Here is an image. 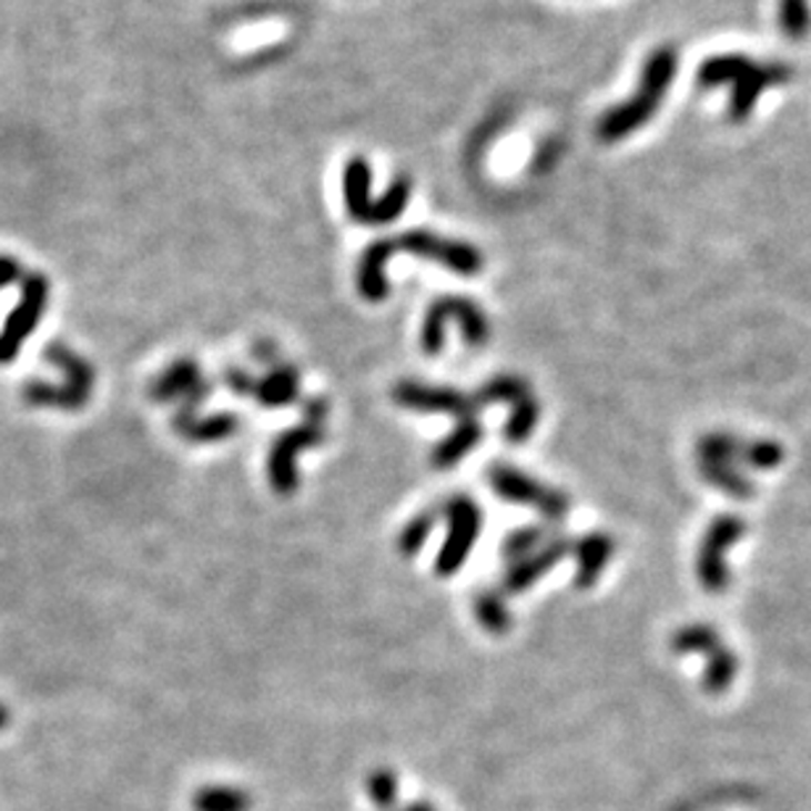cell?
Here are the masks:
<instances>
[{"mask_svg": "<svg viewBox=\"0 0 811 811\" xmlns=\"http://www.w3.org/2000/svg\"><path fill=\"white\" fill-rule=\"evenodd\" d=\"M396 251H408L416 253V256L437 261V264L448 266L450 272L458 274H477L483 270V256L475 245L456 243V240L437 237L433 232H406V235L398 237H385L372 243L369 249L364 251L362 264H358V291L366 295L369 301H383L391 287H387L385 280V266L387 258Z\"/></svg>", "mask_w": 811, "mask_h": 811, "instance_id": "6da1fadb", "label": "cell"}, {"mask_svg": "<svg viewBox=\"0 0 811 811\" xmlns=\"http://www.w3.org/2000/svg\"><path fill=\"white\" fill-rule=\"evenodd\" d=\"M791 67L780 61H757L746 53H719L709 55L698 67L696 82L701 88H722L732 84L730 95V119L732 122H746L757 109L759 98L770 88L791 82Z\"/></svg>", "mask_w": 811, "mask_h": 811, "instance_id": "7a4b0ae2", "label": "cell"}, {"mask_svg": "<svg viewBox=\"0 0 811 811\" xmlns=\"http://www.w3.org/2000/svg\"><path fill=\"white\" fill-rule=\"evenodd\" d=\"M677 67H680V55H677L675 45H659L656 51H651V55L643 63L640 84L635 90V95L630 101L614 105V109H609L598 119V138L604 143H617V140H625L635 130L651 122L656 111L665 103L669 88H672Z\"/></svg>", "mask_w": 811, "mask_h": 811, "instance_id": "3957f363", "label": "cell"}, {"mask_svg": "<svg viewBox=\"0 0 811 811\" xmlns=\"http://www.w3.org/2000/svg\"><path fill=\"white\" fill-rule=\"evenodd\" d=\"M372 185V169L364 159H351L345 164L343 172V193H345V206H348L351 219H356L358 224H391L393 219L404 214L408 206V199H412V180L401 178L391 185L385 193V199H372L369 193Z\"/></svg>", "mask_w": 811, "mask_h": 811, "instance_id": "277c9868", "label": "cell"}, {"mask_svg": "<svg viewBox=\"0 0 811 811\" xmlns=\"http://www.w3.org/2000/svg\"><path fill=\"white\" fill-rule=\"evenodd\" d=\"M45 358H51L67 379H63L61 385H48V383L24 385V398L30 401L32 406H53L61 408V412H77V408L88 404L95 383L93 366L61 343L48 345Z\"/></svg>", "mask_w": 811, "mask_h": 811, "instance_id": "5b68a950", "label": "cell"}, {"mask_svg": "<svg viewBox=\"0 0 811 811\" xmlns=\"http://www.w3.org/2000/svg\"><path fill=\"white\" fill-rule=\"evenodd\" d=\"M746 521L732 514H724L711 521V527L703 535L701 548H698V580L711 594H719L730 585V569H728V551L730 546L743 538Z\"/></svg>", "mask_w": 811, "mask_h": 811, "instance_id": "8992f818", "label": "cell"}, {"mask_svg": "<svg viewBox=\"0 0 811 811\" xmlns=\"http://www.w3.org/2000/svg\"><path fill=\"white\" fill-rule=\"evenodd\" d=\"M672 648L677 653H707L709 667L707 675H703V688L709 693H724L730 688L732 677L738 672V661L728 648L722 646V640L717 638V632L707 625H690L686 630L675 635Z\"/></svg>", "mask_w": 811, "mask_h": 811, "instance_id": "52a82bcc", "label": "cell"}, {"mask_svg": "<svg viewBox=\"0 0 811 811\" xmlns=\"http://www.w3.org/2000/svg\"><path fill=\"white\" fill-rule=\"evenodd\" d=\"M48 301V282L40 277V274H32L24 285V295H21L19 306L13 308L9 320L3 324V333H0V364H9L17 358L21 343L27 341L38 327L42 308H45Z\"/></svg>", "mask_w": 811, "mask_h": 811, "instance_id": "ba28073f", "label": "cell"}, {"mask_svg": "<svg viewBox=\"0 0 811 811\" xmlns=\"http://www.w3.org/2000/svg\"><path fill=\"white\" fill-rule=\"evenodd\" d=\"M488 479L493 488L498 490L500 498L517 500V504H535L548 519H564V514L569 509V500L564 498L561 493L543 488L540 483L521 475L519 469L493 467Z\"/></svg>", "mask_w": 811, "mask_h": 811, "instance_id": "9c48e42d", "label": "cell"}, {"mask_svg": "<svg viewBox=\"0 0 811 811\" xmlns=\"http://www.w3.org/2000/svg\"><path fill=\"white\" fill-rule=\"evenodd\" d=\"M446 517L450 519V538L443 546L440 559H437V572L450 575L462 567L467 559V551L475 546V538L479 533V511L469 498L456 496L446 500Z\"/></svg>", "mask_w": 811, "mask_h": 811, "instance_id": "30bf717a", "label": "cell"}, {"mask_svg": "<svg viewBox=\"0 0 811 811\" xmlns=\"http://www.w3.org/2000/svg\"><path fill=\"white\" fill-rule=\"evenodd\" d=\"M324 440V429H320V425H303V427H293L291 433L277 437L274 443L272 456H270V477L272 485L277 488L282 496H291L298 485V477H295V464L293 458L298 454L301 448L314 446V443Z\"/></svg>", "mask_w": 811, "mask_h": 811, "instance_id": "8fae6325", "label": "cell"}, {"mask_svg": "<svg viewBox=\"0 0 811 811\" xmlns=\"http://www.w3.org/2000/svg\"><path fill=\"white\" fill-rule=\"evenodd\" d=\"M396 401L401 406H412L416 412H443V414H458L462 419H469L475 412V398L462 396L458 391H446V387H425L414 383H401L396 387Z\"/></svg>", "mask_w": 811, "mask_h": 811, "instance_id": "7c38bea8", "label": "cell"}, {"mask_svg": "<svg viewBox=\"0 0 811 811\" xmlns=\"http://www.w3.org/2000/svg\"><path fill=\"white\" fill-rule=\"evenodd\" d=\"M206 393L209 385L203 383L199 364L193 362L172 364L151 387V396L156 401H174L180 396H187V404L182 412H193V406H199L206 398Z\"/></svg>", "mask_w": 811, "mask_h": 811, "instance_id": "4fadbf2b", "label": "cell"}, {"mask_svg": "<svg viewBox=\"0 0 811 811\" xmlns=\"http://www.w3.org/2000/svg\"><path fill=\"white\" fill-rule=\"evenodd\" d=\"M572 548V543L567 540H554L551 546L546 548V551L540 554H533L527 556V559H521L514 564V569L509 575H506V582L504 588L509 590V594H519V590H525L527 585H530L533 580H538V577L546 572V569H551L556 561L564 559V554Z\"/></svg>", "mask_w": 811, "mask_h": 811, "instance_id": "5bb4252c", "label": "cell"}, {"mask_svg": "<svg viewBox=\"0 0 811 811\" xmlns=\"http://www.w3.org/2000/svg\"><path fill=\"white\" fill-rule=\"evenodd\" d=\"M433 306L440 314H446L448 320H456L458 324H462L464 337H467V343L475 345V348H479V345L488 341V322H485L483 312H479L472 301L440 298V301H435Z\"/></svg>", "mask_w": 811, "mask_h": 811, "instance_id": "9a60e30c", "label": "cell"}, {"mask_svg": "<svg viewBox=\"0 0 811 811\" xmlns=\"http://www.w3.org/2000/svg\"><path fill=\"white\" fill-rule=\"evenodd\" d=\"M575 551L580 554L577 556V559H580V569H577V585H580V588H588V585H594L598 580L604 564L609 561V556L614 551V543L609 535L594 533V535H588L585 540L577 543Z\"/></svg>", "mask_w": 811, "mask_h": 811, "instance_id": "2e32d148", "label": "cell"}, {"mask_svg": "<svg viewBox=\"0 0 811 811\" xmlns=\"http://www.w3.org/2000/svg\"><path fill=\"white\" fill-rule=\"evenodd\" d=\"M701 475L714 488L724 490L732 498H753V483L743 472L736 469V464L722 462V458H701Z\"/></svg>", "mask_w": 811, "mask_h": 811, "instance_id": "e0dca14e", "label": "cell"}, {"mask_svg": "<svg viewBox=\"0 0 811 811\" xmlns=\"http://www.w3.org/2000/svg\"><path fill=\"white\" fill-rule=\"evenodd\" d=\"M479 437H483V429H479L475 416H469V419H462V422H458L456 433L448 435L446 440H443L440 446L435 448L433 464H435V467H454L458 458H462L464 454H469V450L477 446Z\"/></svg>", "mask_w": 811, "mask_h": 811, "instance_id": "ac0fdd59", "label": "cell"}, {"mask_svg": "<svg viewBox=\"0 0 811 811\" xmlns=\"http://www.w3.org/2000/svg\"><path fill=\"white\" fill-rule=\"evenodd\" d=\"M251 795L240 788L206 785L193 795L195 811H251Z\"/></svg>", "mask_w": 811, "mask_h": 811, "instance_id": "d6986e66", "label": "cell"}, {"mask_svg": "<svg viewBox=\"0 0 811 811\" xmlns=\"http://www.w3.org/2000/svg\"><path fill=\"white\" fill-rule=\"evenodd\" d=\"M778 24L788 40H803L811 32L809 0H778Z\"/></svg>", "mask_w": 811, "mask_h": 811, "instance_id": "ffe728a7", "label": "cell"}, {"mask_svg": "<svg viewBox=\"0 0 811 811\" xmlns=\"http://www.w3.org/2000/svg\"><path fill=\"white\" fill-rule=\"evenodd\" d=\"M295 385H298V377L293 369H274L264 383L256 385V396L264 406L291 404L295 398Z\"/></svg>", "mask_w": 811, "mask_h": 811, "instance_id": "44dd1931", "label": "cell"}, {"mask_svg": "<svg viewBox=\"0 0 811 811\" xmlns=\"http://www.w3.org/2000/svg\"><path fill=\"white\" fill-rule=\"evenodd\" d=\"M174 425L190 440H216V437H227L235 429V419L232 416H214V419L195 422L187 414H180Z\"/></svg>", "mask_w": 811, "mask_h": 811, "instance_id": "7402d4cb", "label": "cell"}, {"mask_svg": "<svg viewBox=\"0 0 811 811\" xmlns=\"http://www.w3.org/2000/svg\"><path fill=\"white\" fill-rule=\"evenodd\" d=\"M738 462L753 469H774L782 462V448L772 440H743Z\"/></svg>", "mask_w": 811, "mask_h": 811, "instance_id": "603a6c76", "label": "cell"}, {"mask_svg": "<svg viewBox=\"0 0 811 811\" xmlns=\"http://www.w3.org/2000/svg\"><path fill=\"white\" fill-rule=\"evenodd\" d=\"M366 788H369V799L377 803L379 809L383 811H396V803H398V780L396 774H393L391 770H377L369 774V782H366Z\"/></svg>", "mask_w": 811, "mask_h": 811, "instance_id": "cb8c5ba5", "label": "cell"}, {"mask_svg": "<svg viewBox=\"0 0 811 811\" xmlns=\"http://www.w3.org/2000/svg\"><path fill=\"white\" fill-rule=\"evenodd\" d=\"M535 422H538V404H535V398L527 396L525 401H519L517 408H514L509 425H506V437L514 443L525 440V437L533 433Z\"/></svg>", "mask_w": 811, "mask_h": 811, "instance_id": "d4e9b609", "label": "cell"}, {"mask_svg": "<svg viewBox=\"0 0 811 811\" xmlns=\"http://www.w3.org/2000/svg\"><path fill=\"white\" fill-rule=\"evenodd\" d=\"M477 614H479V619H483V625L488 627V630L500 632V630H506V627H509V614H506L504 604H500L498 596H488V594L479 596Z\"/></svg>", "mask_w": 811, "mask_h": 811, "instance_id": "484cf974", "label": "cell"}, {"mask_svg": "<svg viewBox=\"0 0 811 811\" xmlns=\"http://www.w3.org/2000/svg\"><path fill=\"white\" fill-rule=\"evenodd\" d=\"M543 538L540 530H521V533H514L509 540H506L504 546V554L506 559H527V556H533L535 548H538V543Z\"/></svg>", "mask_w": 811, "mask_h": 811, "instance_id": "4316f807", "label": "cell"}, {"mask_svg": "<svg viewBox=\"0 0 811 811\" xmlns=\"http://www.w3.org/2000/svg\"><path fill=\"white\" fill-rule=\"evenodd\" d=\"M433 525H435V514L433 511L422 514V517H416L412 521V525H408L406 530H404V538H401V551H404V554H414L416 548L422 546V540L427 538V533L433 530Z\"/></svg>", "mask_w": 811, "mask_h": 811, "instance_id": "83f0119b", "label": "cell"}, {"mask_svg": "<svg viewBox=\"0 0 811 811\" xmlns=\"http://www.w3.org/2000/svg\"><path fill=\"white\" fill-rule=\"evenodd\" d=\"M17 261L13 258H0V287L9 285V282L17 277Z\"/></svg>", "mask_w": 811, "mask_h": 811, "instance_id": "f1b7e54d", "label": "cell"}, {"mask_svg": "<svg viewBox=\"0 0 811 811\" xmlns=\"http://www.w3.org/2000/svg\"><path fill=\"white\" fill-rule=\"evenodd\" d=\"M396 811H435V807H433V803H427V801H412V803H406V807H401Z\"/></svg>", "mask_w": 811, "mask_h": 811, "instance_id": "f546056e", "label": "cell"}, {"mask_svg": "<svg viewBox=\"0 0 811 811\" xmlns=\"http://www.w3.org/2000/svg\"><path fill=\"white\" fill-rule=\"evenodd\" d=\"M6 724H9V711H6L3 707H0V730H3Z\"/></svg>", "mask_w": 811, "mask_h": 811, "instance_id": "4dcf8cb0", "label": "cell"}]
</instances>
